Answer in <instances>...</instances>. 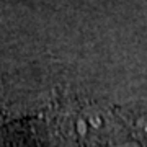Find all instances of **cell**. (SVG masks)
Listing matches in <instances>:
<instances>
[{
	"label": "cell",
	"mask_w": 147,
	"mask_h": 147,
	"mask_svg": "<svg viewBox=\"0 0 147 147\" xmlns=\"http://www.w3.org/2000/svg\"><path fill=\"white\" fill-rule=\"evenodd\" d=\"M123 119L126 123L131 136L142 147H147V110L124 111L123 113Z\"/></svg>",
	"instance_id": "6da1fadb"
}]
</instances>
